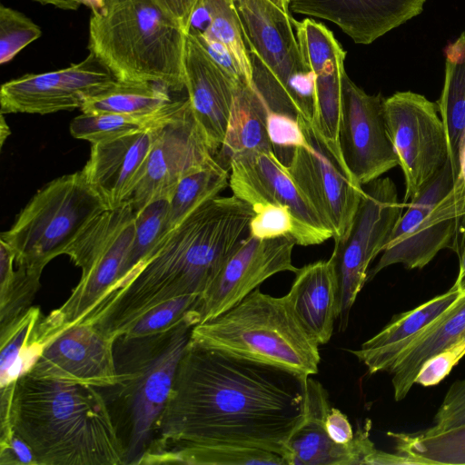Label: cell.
<instances>
[{"label":"cell","instance_id":"7a4b0ae2","mask_svg":"<svg viewBox=\"0 0 465 465\" xmlns=\"http://www.w3.org/2000/svg\"><path fill=\"white\" fill-rule=\"evenodd\" d=\"M252 215V207L233 194L209 200L167 231L136 268L77 322L94 323L116 340L154 306L201 296L249 232Z\"/></svg>","mask_w":465,"mask_h":465},{"label":"cell","instance_id":"e575fe53","mask_svg":"<svg viewBox=\"0 0 465 465\" xmlns=\"http://www.w3.org/2000/svg\"><path fill=\"white\" fill-rule=\"evenodd\" d=\"M184 99L173 110L160 117L145 118L114 113H82L71 122L70 133L74 138L95 143L153 129L177 109Z\"/></svg>","mask_w":465,"mask_h":465},{"label":"cell","instance_id":"e0dca14e","mask_svg":"<svg viewBox=\"0 0 465 465\" xmlns=\"http://www.w3.org/2000/svg\"><path fill=\"white\" fill-rule=\"evenodd\" d=\"M342 92L339 145L347 167L363 186L399 165L386 126L385 98L367 94L347 74Z\"/></svg>","mask_w":465,"mask_h":465},{"label":"cell","instance_id":"30bf717a","mask_svg":"<svg viewBox=\"0 0 465 465\" xmlns=\"http://www.w3.org/2000/svg\"><path fill=\"white\" fill-rule=\"evenodd\" d=\"M347 236L334 242L330 259L337 285V320L344 331L358 294L368 281L369 266L382 252L403 213L404 203L389 178H378L366 184Z\"/></svg>","mask_w":465,"mask_h":465},{"label":"cell","instance_id":"8992f818","mask_svg":"<svg viewBox=\"0 0 465 465\" xmlns=\"http://www.w3.org/2000/svg\"><path fill=\"white\" fill-rule=\"evenodd\" d=\"M190 341L309 377L318 372L319 344L307 333L286 295L253 290L216 317L195 325Z\"/></svg>","mask_w":465,"mask_h":465},{"label":"cell","instance_id":"816d5d0a","mask_svg":"<svg viewBox=\"0 0 465 465\" xmlns=\"http://www.w3.org/2000/svg\"><path fill=\"white\" fill-rule=\"evenodd\" d=\"M1 146L3 145L5 138L9 135V127L5 121L4 114H1Z\"/></svg>","mask_w":465,"mask_h":465},{"label":"cell","instance_id":"7bdbcfd3","mask_svg":"<svg viewBox=\"0 0 465 465\" xmlns=\"http://www.w3.org/2000/svg\"><path fill=\"white\" fill-rule=\"evenodd\" d=\"M465 424V379L455 381L440 405L430 430H444Z\"/></svg>","mask_w":465,"mask_h":465},{"label":"cell","instance_id":"f907efd6","mask_svg":"<svg viewBox=\"0 0 465 465\" xmlns=\"http://www.w3.org/2000/svg\"><path fill=\"white\" fill-rule=\"evenodd\" d=\"M80 5H84L90 8L92 12L101 11L104 5L106 0H78Z\"/></svg>","mask_w":465,"mask_h":465},{"label":"cell","instance_id":"d4e9b609","mask_svg":"<svg viewBox=\"0 0 465 465\" xmlns=\"http://www.w3.org/2000/svg\"><path fill=\"white\" fill-rule=\"evenodd\" d=\"M465 292L452 286L416 308L396 315L381 331L351 352L370 374L389 371L405 348Z\"/></svg>","mask_w":465,"mask_h":465},{"label":"cell","instance_id":"d6a6232c","mask_svg":"<svg viewBox=\"0 0 465 465\" xmlns=\"http://www.w3.org/2000/svg\"><path fill=\"white\" fill-rule=\"evenodd\" d=\"M229 170L214 157L179 180L170 196L169 230L229 186Z\"/></svg>","mask_w":465,"mask_h":465},{"label":"cell","instance_id":"2e32d148","mask_svg":"<svg viewBox=\"0 0 465 465\" xmlns=\"http://www.w3.org/2000/svg\"><path fill=\"white\" fill-rule=\"evenodd\" d=\"M324 387L309 376L306 382L304 417L286 443V465H403L406 459L375 448L370 438L371 421L358 425L347 444L334 442L325 420L331 410Z\"/></svg>","mask_w":465,"mask_h":465},{"label":"cell","instance_id":"d590c367","mask_svg":"<svg viewBox=\"0 0 465 465\" xmlns=\"http://www.w3.org/2000/svg\"><path fill=\"white\" fill-rule=\"evenodd\" d=\"M42 316L39 307L31 306L0 328V387L15 383L20 378L21 361Z\"/></svg>","mask_w":465,"mask_h":465},{"label":"cell","instance_id":"f5cc1de1","mask_svg":"<svg viewBox=\"0 0 465 465\" xmlns=\"http://www.w3.org/2000/svg\"><path fill=\"white\" fill-rule=\"evenodd\" d=\"M276 5H278L282 10L290 13L289 4L290 0H272Z\"/></svg>","mask_w":465,"mask_h":465},{"label":"cell","instance_id":"f6af8a7d","mask_svg":"<svg viewBox=\"0 0 465 465\" xmlns=\"http://www.w3.org/2000/svg\"><path fill=\"white\" fill-rule=\"evenodd\" d=\"M0 465H37L30 446L15 432L10 442L0 448Z\"/></svg>","mask_w":465,"mask_h":465},{"label":"cell","instance_id":"83f0119b","mask_svg":"<svg viewBox=\"0 0 465 465\" xmlns=\"http://www.w3.org/2000/svg\"><path fill=\"white\" fill-rule=\"evenodd\" d=\"M268 107L256 88L236 85L223 143L217 153L229 163L236 155L273 151L267 127Z\"/></svg>","mask_w":465,"mask_h":465},{"label":"cell","instance_id":"ee69618b","mask_svg":"<svg viewBox=\"0 0 465 465\" xmlns=\"http://www.w3.org/2000/svg\"><path fill=\"white\" fill-rule=\"evenodd\" d=\"M189 33L196 37L210 57L236 85L248 84L240 66L226 46L219 41L200 33L192 30Z\"/></svg>","mask_w":465,"mask_h":465},{"label":"cell","instance_id":"60d3db41","mask_svg":"<svg viewBox=\"0 0 465 465\" xmlns=\"http://www.w3.org/2000/svg\"><path fill=\"white\" fill-rule=\"evenodd\" d=\"M434 222L455 221L460 238L465 232V135L460 146V171L450 191L430 213Z\"/></svg>","mask_w":465,"mask_h":465},{"label":"cell","instance_id":"f1b7e54d","mask_svg":"<svg viewBox=\"0 0 465 465\" xmlns=\"http://www.w3.org/2000/svg\"><path fill=\"white\" fill-rule=\"evenodd\" d=\"M444 83L437 101L449 146L454 180L460 171V146L465 135V32L444 48Z\"/></svg>","mask_w":465,"mask_h":465},{"label":"cell","instance_id":"f546056e","mask_svg":"<svg viewBox=\"0 0 465 465\" xmlns=\"http://www.w3.org/2000/svg\"><path fill=\"white\" fill-rule=\"evenodd\" d=\"M163 86L153 83L117 81L89 98L82 113H114L136 117H160L173 110L185 97L173 98Z\"/></svg>","mask_w":465,"mask_h":465},{"label":"cell","instance_id":"ab89813d","mask_svg":"<svg viewBox=\"0 0 465 465\" xmlns=\"http://www.w3.org/2000/svg\"><path fill=\"white\" fill-rule=\"evenodd\" d=\"M199 297H179L154 306L143 314L124 335L142 336L168 329L183 320L194 308Z\"/></svg>","mask_w":465,"mask_h":465},{"label":"cell","instance_id":"d6986e66","mask_svg":"<svg viewBox=\"0 0 465 465\" xmlns=\"http://www.w3.org/2000/svg\"><path fill=\"white\" fill-rule=\"evenodd\" d=\"M114 341L94 323H74L45 347L27 374L95 388L114 387Z\"/></svg>","mask_w":465,"mask_h":465},{"label":"cell","instance_id":"ffe728a7","mask_svg":"<svg viewBox=\"0 0 465 465\" xmlns=\"http://www.w3.org/2000/svg\"><path fill=\"white\" fill-rule=\"evenodd\" d=\"M302 61L314 76L316 118L322 134L339 144L346 51L324 24L292 16Z\"/></svg>","mask_w":465,"mask_h":465},{"label":"cell","instance_id":"9c48e42d","mask_svg":"<svg viewBox=\"0 0 465 465\" xmlns=\"http://www.w3.org/2000/svg\"><path fill=\"white\" fill-rule=\"evenodd\" d=\"M242 25L253 84L275 112L299 115L297 94L312 78L302 61L290 13L272 0H233Z\"/></svg>","mask_w":465,"mask_h":465},{"label":"cell","instance_id":"cb8c5ba5","mask_svg":"<svg viewBox=\"0 0 465 465\" xmlns=\"http://www.w3.org/2000/svg\"><path fill=\"white\" fill-rule=\"evenodd\" d=\"M185 90L193 114L213 155L226 134L236 84L188 33L185 50Z\"/></svg>","mask_w":465,"mask_h":465},{"label":"cell","instance_id":"4316f807","mask_svg":"<svg viewBox=\"0 0 465 465\" xmlns=\"http://www.w3.org/2000/svg\"><path fill=\"white\" fill-rule=\"evenodd\" d=\"M465 338V293L438 320L414 339L398 356L388 372L395 401L403 400L422 364Z\"/></svg>","mask_w":465,"mask_h":465},{"label":"cell","instance_id":"277c9868","mask_svg":"<svg viewBox=\"0 0 465 465\" xmlns=\"http://www.w3.org/2000/svg\"><path fill=\"white\" fill-rule=\"evenodd\" d=\"M187 34L162 0H106L89 22V53L118 81L185 90Z\"/></svg>","mask_w":465,"mask_h":465},{"label":"cell","instance_id":"bcb514c9","mask_svg":"<svg viewBox=\"0 0 465 465\" xmlns=\"http://www.w3.org/2000/svg\"><path fill=\"white\" fill-rule=\"evenodd\" d=\"M325 428L329 437L339 444H347L354 437V431L348 417L334 407L331 408L326 417Z\"/></svg>","mask_w":465,"mask_h":465},{"label":"cell","instance_id":"44dd1931","mask_svg":"<svg viewBox=\"0 0 465 465\" xmlns=\"http://www.w3.org/2000/svg\"><path fill=\"white\" fill-rule=\"evenodd\" d=\"M228 165L229 186L233 195L250 206L263 202L282 204L290 208L302 223L330 231L273 151L239 154L232 157Z\"/></svg>","mask_w":465,"mask_h":465},{"label":"cell","instance_id":"4dcf8cb0","mask_svg":"<svg viewBox=\"0 0 465 465\" xmlns=\"http://www.w3.org/2000/svg\"><path fill=\"white\" fill-rule=\"evenodd\" d=\"M191 30L226 46L247 83L255 88L252 58L233 0H197L190 20Z\"/></svg>","mask_w":465,"mask_h":465},{"label":"cell","instance_id":"ac0fdd59","mask_svg":"<svg viewBox=\"0 0 465 465\" xmlns=\"http://www.w3.org/2000/svg\"><path fill=\"white\" fill-rule=\"evenodd\" d=\"M290 237L261 240L248 235L224 262L193 308L198 324L211 320L241 302L271 276L296 272Z\"/></svg>","mask_w":465,"mask_h":465},{"label":"cell","instance_id":"9a60e30c","mask_svg":"<svg viewBox=\"0 0 465 465\" xmlns=\"http://www.w3.org/2000/svg\"><path fill=\"white\" fill-rule=\"evenodd\" d=\"M118 80L94 54L66 68L26 74L5 82L0 89L1 114H48L82 108L89 98Z\"/></svg>","mask_w":465,"mask_h":465},{"label":"cell","instance_id":"5b68a950","mask_svg":"<svg viewBox=\"0 0 465 465\" xmlns=\"http://www.w3.org/2000/svg\"><path fill=\"white\" fill-rule=\"evenodd\" d=\"M198 324L193 310L166 330L114 341L117 381L114 387L123 409L127 464L137 465L155 434L180 359Z\"/></svg>","mask_w":465,"mask_h":465},{"label":"cell","instance_id":"836d02e7","mask_svg":"<svg viewBox=\"0 0 465 465\" xmlns=\"http://www.w3.org/2000/svg\"><path fill=\"white\" fill-rule=\"evenodd\" d=\"M15 251L0 240V328L31 307L42 272L16 265Z\"/></svg>","mask_w":465,"mask_h":465},{"label":"cell","instance_id":"52a82bcc","mask_svg":"<svg viewBox=\"0 0 465 465\" xmlns=\"http://www.w3.org/2000/svg\"><path fill=\"white\" fill-rule=\"evenodd\" d=\"M135 232L130 201L95 216L65 252L82 270L68 299L37 323L40 337L49 343L62 331L91 312L119 282Z\"/></svg>","mask_w":465,"mask_h":465},{"label":"cell","instance_id":"7dc6e473","mask_svg":"<svg viewBox=\"0 0 465 465\" xmlns=\"http://www.w3.org/2000/svg\"><path fill=\"white\" fill-rule=\"evenodd\" d=\"M188 35L190 20L197 0H162Z\"/></svg>","mask_w":465,"mask_h":465},{"label":"cell","instance_id":"7402d4cb","mask_svg":"<svg viewBox=\"0 0 465 465\" xmlns=\"http://www.w3.org/2000/svg\"><path fill=\"white\" fill-rule=\"evenodd\" d=\"M154 128L92 143L82 173L108 209L119 207L133 195L145 167Z\"/></svg>","mask_w":465,"mask_h":465},{"label":"cell","instance_id":"1f68e13d","mask_svg":"<svg viewBox=\"0 0 465 465\" xmlns=\"http://www.w3.org/2000/svg\"><path fill=\"white\" fill-rule=\"evenodd\" d=\"M396 452L412 464L465 465V424L444 430L426 429L416 432H388Z\"/></svg>","mask_w":465,"mask_h":465},{"label":"cell","instance_id":"5bb4252c","mask_svg":"<svg viewBox=\"0 0 465 465\" xmlns=\"http://www.w3.org/2000/svg\"><path fill=\"white\" fill-rule=\"evenodd\" d=\"M213 158L187 96L153 130L142 178L129 200L134 209L159 197L170 198L181 178Z\"/></svg>","mask_w":465,"mask_h":465},{"label":"cell","instance_id":"4fadbf2b","mask_svg":"<svg viewBox=\"0 0 465 465\" xmlns=\"http://www.w3.org/2000/svg\"><path fill=\"white\" fill-rule=\"evenodd\" d=\"M454 183L450 161L412 201L401 214L382 254L368 273V281L388 266L401 263L407 269H421L430 262L440 251L452 249L460 253L458 223L448 220L434 222L430 213L446 196Z\"/></svg>","mask_w":465,"mask_h":465},{"label":"cell","instance_id":"f35d334b","mask_svg":"<svg viewBox=\"0 0 465 465\" xmlns=\"http://www.w3.org/2000/svg\"><path fill=\"white\" fill-rule=\"evenodd\" d=\"M42 35L41 28L23 13L0 6V64L10 62Z\"/></svg>","mask_w":465,"mask_h":465},{"label":"cell","instance_id":"8fae6325","mask_svg":"<svg viewBox=\"0 0 465 465\" xmlns=\"http://www.w3.org/2000/svg\"><path fill=\"white\" fill-rule=\"evenodd\" d=\"M296 118L309 146L293 150L287 170L334 242H340L351 229L364 189L347 167L340 145L327 139L313 120Z\"/></svg>","mask_w":465,"mask_h":465},{"label":"cell","instance_id":"7c38bea8","mask_svg":"<svg viewBox=\"0 0 465 465\" xmlns=\"http://www.w3.org/2000/svg\"><path fill=\"white\" fill-rule=\"evenodd\" d=\"M390 139L404 175L403 201L416 198L450 160L448 140L436 103L411 92L384 99Z\"/></svg>","mask_w":465,"mask_h":465},{"label":"cell","instance_id":"b9f144b4","mask_svg":"<svg viewBox=\"0 0 465 465\" xmlns=\"http://www.w3.org/2000/svg\"><path fill=\"white\" fill-rule=\"evenodd\" d=\"M267 134L276 153L279 149L292 153L299 147H308L309 142L297 118L268 108Z\"/></svg>","mask_w":465,"mask_h":465},{"label":"cell","instance_id":"681fc988","mask_svg":"<svg viewBox=\"0 0 465 465\" xmlns=\"http://www.w3.org/2000/svg\"><path fill=\"white\" fill-rule=\"evenodd\" d=\"M460 257V268L457 279L454 282V286L458 288L461 292H465V245L463 246Z\"/></svg>","mask_w":465,"mask_h":465},{"label":"cell","instance_id":"6da1fadb","mask_svg":"<svg viewBox=\"0 0 465 465\" xmlns=\"http://www.w3.org/2000/svg\"><path fill=\"white\" fill-rule=\"evenodd\" d=\"M307 378L189 340L153 439L137 465L176 464L185 450L215 444L284 459L286 443L304 417Z\"/></svg>","mask_w":465,"mask_h":465},{"label":"cell","instance_id":"484cf974","mask_svg":"<svg viewBox=\"0 0 465 465\" xmlns=\"http://www.w3.org/2000/svg\"><path fill=\"white\" fill-rule=\"evenodd\" d=\"M287 300L307 333L319 345L331 338L337 320V285L331 260L299 268Z\"/></svg>","mask_w":465,"mask_h":465},{"label":"cell","instance_id":"8d00e7d4","mask_svg":"<svg viewBox=\"0 0 465 465\" xmlns=\"http://www.w3.org/2000/svg\"><path fill=\"white\" fill-rule=\"evenodd\" d=\"M169 209L170 198L163 196L134 210V237L119 282L136 268L169 231Z\"/></svg>","mask_w":465,"mask_h":465},{"label":"cell","instance_id":"c3c4849f","mask_svg":"<svg viewBox=\"0 0 465 465\" xmlns=\"http://www.w3.org/2000/svg\"><path fill=\"white\" fill-rule=\"evenodd\" d=\"M42 5H50L63 10H77L80 6L78 0H34Z\"/></svg>","mask_w":465,"mask_h":465},{"label":"cell","instance_id":"74e56055","mask_svg":"<svg viewBox=\"0 0 465 465\" xmlns=\"http://www.w3.org/2000/svg\"><path fill=\"white\" fill-rule=\"evenodd\" d=\"M176 464L187 465H286L279 454L230 444L199 446L183 452Z\"/></svg>","mask_w":465,"mask_h":465},{"label":"cell","instance_id":"ba28073f","mask_svg":"<svg viewBox=\"0 0 465 465\" xmlns=\"http://www.w3.org/2000/svg\"><path fill=\"white\" fill-rule=\"evenodd\" d=\"M106 209L82 171L63 175L37 191L0 240L15 251L16 265L42 272Z\"/></svg>","mask_w":465,"mask_h":465},{"label":"cell","instance_id":"603a6c76","mask_svg":"<svg viewBox=\"0 0 465 465\" xmlns=\"http://www.w3.org/2000/svg\"><path fill=\"white\" fill-rule=\"evenodd\" d=\"M426 0H290L292 13L330 21L355 44L370 45L417 16Z\"/></svg>","mask_w":465,"mask_h":465},{"label":"cell","instance_id":"3957f363","mask_svg":"<svg viewBox=\"0 0 465 465\" xmlns=\"http://www.w3.org/2000/svg\"><path fill=\"white\" fill-rule=\"evenodd\" d=\"M14 432L37 465H127V450L98 388L24 374L11 404Z\"/></svg>","mask_w":465,"mask_h":465}]
</instances>
